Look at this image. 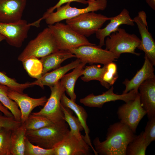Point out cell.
<instances>
[{"mask_svg": "<svg viewBox=\"0 0 155 155\" xmlns=\"http://www.w3.org/2000/svg\"><path fill=\"white\" fill-rule=\"evenodd\" d=\"M107 37L104 41L105 49L119 57L123 53L140 55L135 51L141 42L140 39L135 34H129L125 29L119 28Z\"/></svg>", "mask_w": 155, "mask_h": 155, "instance_id": "277c9868", "label": "cell"}, {"mask_svg": "<svg viewBox=\"0 0 155 155\" xmlns=\"http://www.w3.org/2000/svg\"><path fill=\"white\" fill-rule=\"evenodd\" d=\"M125 103L118 108L117 114L119 121L135 133L140 122L146 114L141 106L139 92L134 100Z\"/></svg>", "mask_w": 155, "mask_h": 155, "instance_id": "30bf717a", "label": "cell"}, {"mask_svg": "<svg viewBox=\"0 0 155 155\" xmlns=\"http://www.w3.org/2000/svg\"><path fill=\"white\" fill-rule=\"evenodd\" d=\"M0 111L3 113L6 116L9 117H13L11 112L0 102Z\"/></svg>", "mask_w": 155, "mask_h": 155, "instance_id": "8d00e7d4", "label": "cell"}, {"mask_svg": "<svg viewBox=\"0 0 155 155\" xmlns=\"http://www.w3.org/2000/svg\"><path fill=\"white\" fill-rule=\"evenodd\" d=\"M22 62L24 69L30 77L38 79L42 76L43 66L40 59L32 57Z\"/></svg>", "mask_w": 155, "mask_h": 155, "instance_id": "83f0119b", "label": "cell"}, {"mask_svg": "<svg viewBox=\"0 0 155 155\" xmlns=\"http://www.w3.org/2000/svg\"><path fill=\"white\" fill-rule=\"evenodd\" d=\"M24 155H54V149H46L32 143L26 136Z\"/></svg>", "mask_w": 155, "mask_h": 155, "instance_id": "1f68e13d", "label": "cell"}, {"mask_svg": "<svg viewBox=\"0 0 155 155\" xmlns=\"http://www.w3.org/2000/svg\"><path fill=\"white\" fill-rule=\"evenodd\" d=\"M30 82L24 84L18 83L15 79L8 77L5 73L0 71V84L8 87L9 89L20 93H23L26 88L32 86Z\"/></svg>", "mask_w": 155, "mask_h": 155, "instance_id": "4dcf8cb0", "label": "cell"}, {"mask_svg": "<svg viewBox=\"0 0 155 155\" xmlns=\"http://www.w3.org/2000/svg\"><path fill=\"white\" fill-rule=\"evenodd\" d=\"M106 65H104L102 67H101L100 65L95 64L86 66L84 69L83 76L81 77V79L86 82L92 80L99 81L102 86L108 89L110 86L102 79L103 75L106 70Z\"/></svg>", "mask_w": 155, "mask_h": 155, "instance_id": "d4e9b609", "label": "cell"}, {"mask_svg": "<svg viewBox=\"0 0 155 155\" xmlns=\"http://www.w3.org/2000/svg\"><path fill=\"white\" fill-rule=\"evenodd\" d=\"M61 102L63 106L69 108L75 113L84 130L85 134L84 136V140L92 148L95 155H97V153L92 144L89 135L90 131L87 124L88 114L85 110L83 107L77 104L75 102L68 98L65 95V92L62 94Z\"/></svg>", "mask_w": 155, "mask_h": 155, "instance_id": "44dd1931", "label": "cell"}, {"mask_svg": "<svg viewBox=\"0 0 155 155\" xmlns=\"http://www.w3.org/2000/svg\"><path fill=\"white\" fill-rule=\"evenodd\" d=\"M87 1L88 6L83 8L72 7L70 5L71 3L58 7L56 11L51 13L45 19L46 24L48 25H52L84 13L103 11L107 6V0H88Z\"/></svg>", "mask_w": 155, "mask_h": 155, "instance_id": "8992f818", "label": "cell"}, {"mask_svg": "<svg viewBox=\"0 0 155 155\" xmlns=\"http://www.w3.org/2000/svg\"><path fill=\"white\" fill-rule=\"evenodd\" d=\"M81 62L79 59L65 65L60 67L50 72H47L42 75L41 78L35 81L30 82L32 86L37 85L42 88L44 86L50 88L57 84L62 77L69 70L74 69Z\"/></svg>", "mask_w": 155, "mask_h": 155, "instance_id": "d6986e66", "label": "cell"}, {"mask_svg": "<svg viewBox=\"0 0 155 155\" xmlns=\"http://www.w3.org/2000/svg\"><path fill=\"white\" fill-rule=\"evenodd\" d=\"M66 122L53 123L39 129L27 131L26 136L33 144L46 149H54L69 131Z\"/></svg>", "mask_w": 155, "mask_h": 155, "instance_id": "7a4b0ae2", "label": "cell"}, {"mask_svg": "<svg viewBox=\"0 0 155 155\" xmlns=\"http://www.w3.org/2000/svg\"><path fill=\"white\" fill-rule=\"evenodd\" d=\"M112 18L90 12L67 19L66 23L78 33L86 37L95 33Z\"/></svg>", "mask_w": 155, "mask_h": 155, "instance_id": "52a82bcc", "label": "cell"}, {"mask_svg": "<svg viewBox=\"0 0 155 155\" xmlns=\"http://www.w3.org/2000/svg\"><path fill=\"white\" fill-rule=\"evenodd\" d=\"M7 94L20 107L22 123H24L27 119L34 109L37 106H44L47 100L45 96L39 98H33L26 94L18 92L9 88Z\"/></svg>", "mask_w": 155, "mask_h": 155, "instance_id": "9a60e30c", "label": "cell"}, {"mask_svg": "<svg viewBox=\"0 0 155 155\" xmlns=\"http://www.w3.org/2000/svg\"><path fill=\"white\" fill-rule=\"evenodd\" d=\"M61 106L64 114V119L69 126L70 131L78 138L84 139V136L81 133V132L84 130V128L78 117L72 115L73 112L69 108L63 106L61 104Z\"/></svg>", "mask_w": 155, "mask_h": 155, "instance_id": "484cf974", "label": "cell"}, {"mask_svg": "<svg viewBox=\"0 0 155 155\" xmlns=\"http://www.w3.org/2000/svg\"><path fill=\"white\" fill-rule=\"evenodd\" d=\"M149 7L153 10H155V0H145Z\"/></svg>", "mask_w": 155, "mask_h": 155, "instance_id": "74e56055", "label": "cell"}, {"mask_svg": "<svg viewBox=\"0 0 155 155\" xmlns=\"http://www.w3.org/2000/svg\"><path fill=\"white\" fill-rule=\"evenodd\" d=\"M72 2H76L85 4H88L87 1L86 0H59L55 5L47 9L41 18L34 22L35 24L37 26L40 25V24L41 21L45 20L50 14L53 12L55 9L63 5L64 4Z\"/></svg>", "mask_w": 155, "mask_h": 155, "instance_id": "d590c367", "label": "cell"}, {"mask_svg": "<svg viewBox=\"0 0 155 155\" xmlns=\"http://www.w3.org/2000/svg\"><path fill=\"white\" fill-rule=\"evenodd\" d=\"M133 20L137 26L141 36V42L137 49L144 51L152 64L155 66V42L148 30L146 13L143 10L140 11Z\"/></svg>", "mask_w": 155, "mask_h": 155, "instance_id": "4fadbf2b", "label": "cell"}, {"mask_svg": "<svg viewBox=\"0 0 155 155\" xmlns=\"http://www.w3.org/2000/svg\"><path fill=\"white\" fill-rule=\"evenodd\" d=\"M146 146L148 147L155 140V117L149 120L143 131Z\"/></svg>", "mask_w": 155, "mask_h": 155, "instance_id": "e575fe53", "label": "cell"}, {"mask_svg": "<svg viewBox=\"0 0 155 155\" xmlns=\"http://www.w3.org/2000/svg\"><path fill=\"white\" fill-rule=\"evenodd\" d=\"M2 124V117L1 115H0V127H1Z\"/></svg>", "mask_w": 155, "mask_h": 155, "instance_id": "ab89813d", "label": "cell"}, {"mask_svg": "<svg viewBox=\"0 0 155 155\" xmlns=\"http://www.w3.org/2000/svg\"><path fill=\"white\" fill-rule=\"evenodd\" d=\"M9 88L0 84V102L12 113L15 120L21 121V113L16 103L8 96Z\"/></svg>", "mask_w": 155, "mask_h": 155, "instance_id": "4316f807", "label": "cell"}, {"mask_svg": "<svg viewBox=\"0 0 155 155\" xmlns=\"http://www.w3.org/2000/svg\"><path fill=\"white\" fill-rule=\"evenodd\" d=\"M2 127H0V131L1 130V129H2Z\"/></svg>", "mask_w": 155, "mask_h": 155, "instance_id": "60d3db41", "label": "cell"}, {"mask_svg": "<svg viewBox=\"0 0 155 155\" xmlns=\"http://www.w3.org/2000/svg\"><path fill=\"white\" fill-rule=\"evenodd\" d=\"M138 90L141 106L150 120L155 117V78L144 81L139 86Z\"/></svg>", "mask_w": 155, "mask_h": 155, "instance_id": "ac0fdd59", "label": "cell"}, {"mask_svg": "<svg viewBox=\"0 0 155 155\" xmlns=\"http://www.w3.org/2000/svg\"><path fill=\"white\" fill-rule=\"evenodd\" d=\"M59 50L55 39L48 27L28 43L18 59L22 62L32 57L41 58Z\"/></svg>", "mask_w": 155, "mask_h": 155, "instance_id": "3957f363", "label": "cell"}, {"mask_svg": "<svg viewBox=\"0 0 155 155\" xmlns=\"http://www.w3.org/2000/svg\"><path fill=\"white\" fill-rule=\"evenodd\" d=\"M5 40V37L2 34H0V42Z\"/></svg>", "mask_w": 155, "mask_h": 155, "instance_id": "f35d334b", "label": "cell"}, {"mask_svg": "<svg viewBox=\"0 0 155 155\" xmlns=\"http://www.w3.org/2000/svg\"><path fill=\"white\" fill-rule=\"evenodd\" d=\"M136 135L128 126L119 121L110 125L104 140L101 142L96 137L93 144L98 154L126 155L128 145Z\"/></svg>", "mask_w": 155, "mask_h": 155, "instance_id": "6da1fadb", "label": "cell"}, {"mask_svg": "<svg viewBox=\"0 0 155 155\" xmlns=\"http://www.w3.org/2000/svg\"><path fill=\"white\" fill-rule=\"evenodd\" d=\"M144 61L141 68L130 80L125 79L123 82L125 88L122 94H126L134 89L138 90L140 84L149 79L155 78L154 65L145 55Z\"/></svg>", "mask_w": 155, "mask_h": 155, "instance_id": "ffe728a7", "label": "cell"}, {"mask_svg": "<svg viewBox=\"0 0 155 155\" xmlns=\"http://www.w3.org/2000/svg\"><path fill=\"white\" fill-rule=\"evenodd\" d=\"M138 92V90L134 89L126 94H117L114 93V87L112 86L101 94L95 95L93 93L90 94L80 99V102L86 106L101 108L107 102L121 100L126 102L133 100Z\"/></svg>", "mask_w": 155, "mask_h": 155, "instance_id": "8fae6325", "label": "cell"}, {"mask_svg": "<svg viewBox=\"0 0 155 155\" xmlns=\"http://www.w3.org/2000/svg\"><path fill=\"white\" fill-rule=\"evenodd\" d=\"M54 36L59 50H69L85 45L96 44L90 42L86 37L74 30L67 24L58 22L48 25Z\"/></svg>", "mask_w": 155, "mask_h": 155, "instance_id": "5b68a950", "label": "cell"}, {"mask_svg": "<svg viewBox=\"0 0 155 155\" xmlns=\"http://www.w3.org/2000/svg\"><path fill=\"white\" fill-rule=\"evenodd\" d=\"M90 147L84 139L78 138L69 130L54 148V155H91Z\"/></svg>", "mask_w": 155, "mask_h": 155, "instance_id": "5bb4252c", "label": "cell"}, {"mask_svg": "<svg viewBox=\"0 0 155 155\" xmlns=\"http://www.w3.org/2000/svg\"><path fill=\"white\" fill-rule=\"evenodd\" d=\"M147 147L142 131L128 145L126 155H145Z\"/></svg>", "mask_w": 155, "mask_h": 155, "instance_id": "f1b7e54d", "label": "cell"}, {"mask_svg": "<svg viewBox=\"0 0 155 155\" xmlns=\"http://www.w3.org/2000/svg\"><path fill=\"white\" fill-rule=\"evenodd\" d=\"M50 88L51 94L43 108L39 111L31 114L45 117L53 123L65 122L61 106V99L65 89L60 80Z\"/></svg>", "mask_w": 155, "mask_h": 155, "instance_id": "9c48e42d", "label": "cell"}, {"mask_svg": "<svg viewBox=\"0 0 155 155\" xmlns=\"http://www.w3.org/2000/svg\"><path fill=\"white\" fill-rule=\"evenodd\" d=\"M81 61L90 64L99 63L106 65L117 60L119 57L101 47L95 45H85L68 50Z\"/></svg>", "mask_w": 155, "mask_h": 155, "instance_id": "ba28073f", "label": "cell"}, {"mask_svg": "<svg viewBox=\"0 0 155 155\" xmlns=\"http://www.w3.org/2000/svg\"><path fill=\"white\" fill-rule=\"evenodd\" d=\"M110 20V22L104 28L99 29L95 33L96 38L99 41L98 46L101 47L104 45L106 37L116 31L120 25L125 24L133 26L135 25L129 11L125 8H124L117 16L112 17Z\"/></svg>", "mask_w": 155, "mask_h": 155, "instance_id": "e0dca14e", "label": "cell"}, {"mask_svg": "<svg viewBox=\"0 0 155 155\" xmlns=\"http://www.w3.org/2000/svg\"><path fill=\"white\" fill-rule=\"evenodd\" d=\"M118 77L117 66L113 62L106 65V70L104 73L102 79L103 81L110 86H113Z\"/></svg>", "mask_w": 155, "mask_h": 155, "instance_id": "836d02e7", "label": "cell"}, {"mask_svg": "<svg viewBox=\"0 0 155 155\" xmlns=\"http://www.w3.org/2000/svg\"><path fill=\"white\" fill-rule=\"evenodd\" d=\"M26 131L24 123L12 131L11 136V155H24Z\"/></svg>", "mask_w": 155, "mask_h": 155, "instance_id": "cb8c5ba5", "label": "cell"}, {"mask_svg": "<svg viewBox=\"0 0 155 155\" xmlns=\"http://www.w3.org/2000/svg\"><path fill=\"white\" fill-rule=\"evenodd\" d=\"M86 63L81 61L71 72L65 74L61 79L60 82L64 87L65 91L70 99L75 102L76 95L74 92V87L78 78L82 75L84 68Z\"/></svg>", "mask_w": 155, "mask_h": 155, "instance_id": "603a6c76", "label": "cell"}, {"mask_svg": "<svg viewBox=\"0 0 155 155\" xmlns=\"http://www.w3.org/2000/svg\"><path fill=\"white\" fill-rule=\"evenodd\" d=\"M26 0H0V22L13 23L20 21Z\"/></svg>", "mask_w": 155, "mask_h": 155, "instance_id": "2e32d148", "label": "cell"}, {"mask_svg": "<svg viewBox=\"0 0 155 155\" xmlns=\"http://www.w3.org/2000/svg\"><path fill=\"white\" fill-rule=\"evenodd\" d=\"M24 123L27 131L38 130L53 123L45 117L32 114L30 115Z\"/></svg>", "mask_w": 155, "mask_h": 155, "instance_id": "f546056e", "label": "cell"}, {"mask_svg": "<svg viewBox=\"0 0 155 155\" xmlns=\"http://www.w3.org/2000/svg\"><path fill=\"white\" fill-rule=\"evenodd\" d=\"M31 26L29 23L23 19L13 23L0 22V34L5 37L9 45L20 48L27 38Z\"/></svg>", "mask_w": 155, "mask_h": 155, "instance_id": "7c38bea8", "label": "cell"}, {"mask_svg": "<svg viewBox=\"0 0 155 155\" xmlns=\"http://www.w3.org/2000/svg\"><path fill=\"white\" fill-rule=\"evenodd\" d=\"M12 131L4 128L0 131V155H11V136Z\"/></svg>", "mask_w": 155, "mask_h": 155, "instance_id": "d6a6232c", "label": "cell"}, {"mask_svg": "<svg viewBox=\"0 0 155 155\" xmlns=\"http://www.w3.org/2000/svg\"><path fill=\"white\" fill-rule=\"evenodd\" d=\"M75 57V55L68 50H59L48 55L41 58L42 63V75L52 70L61 67V63L69 58Z\"/></svg>", "mask_w": 155, "mask_h": 155, "instance_id": "7402d4cb", "label": "cell"}]
</instances>
